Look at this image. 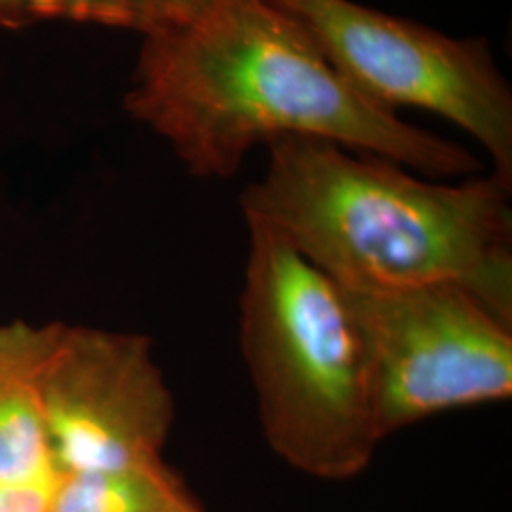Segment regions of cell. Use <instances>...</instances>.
Returning <instances> with one entry per match:
<instances>
[{
  "mask_svg": "<svg viewBox=\"0 0 512 512\" xmlns=\"http://www.w3.org/2000/svg\"><path fill=\"white\" fill-rule=\"evenodd\" d=\"M54 484H0V512H48Z\"/></svg>",
  "mask_w": 512,
  "mask_h": 512,
  "instance_id": "10",
  "label": "cell"
},
{
  "mask_svg": "<svg viewBox=\"0 0 512 512\" xmlns=\"http://www.w3.org/2000/svg\"><path fill=\"white\" fill-rule=\"evenodd\" d=\"M344 289V287H342ZM372 359L384 439L512 397V325L456 285L348 291Z\"/></svg>",
  "mask_w": 512,
  "mask_h": 512,
  "instance_id": "5",
  "label": "cell"
},
{
  "mask_svg": "<svg viewBox=\"0 0 512 512\" xmlns=\"http://www.w3.org/2000/svg\"><path fill=\"white\" fill-rule=\"evenodd\" d=\"M376 105L421 109L469 133L512 183V92L484 38H452L351 0H268Z\"/></svg>",
  "mask_w": 512,
  "mask_h": 512,
  "instance_id": "4",
  "label": "cell"
},
{
  "mask_svg": "<svg viewBox=\"0 0 512 512\" xmlns=\"http://www.w3.org/2000/svg\"><path fill=\"white\" fill-rule=\"evenodd\" d=\"M124 110L203 179L234 175L253 148L281 137L325 139L437 179L480 169L465 148L351 86L268 0H219L145 35Z\"/></svg>",
  "mask_w": 512,
  "mask_h": 512,
  "instance_id": "1",
  "label": "cell"
},
{
  "mask_svg": "<svg viewBox=\"0 0 512 512\" xmlns=\"http://www.w3.org/2000/svg\"><path fill=\"white\" fill-rule=\"evenodd\" d=\"M219 0H167L169 8L173 10L177 21L198 18L211 10Z\"/></svg>",
  "mask_w": 512,
  "mask_h": 512,
  "instance_id": "11",
  "label": "cell"
},
{
  "mask_svg": "<svg viewBox=\"0 0 512 512\" xmlns=\"http://www.w3.org/2000/svg\"><path fill=\"white\" fill-rule=\"evenodd\" d=\"M179 512H203V509L200 507V503H194V505H190V507H186V509Z\"/></svg>",
  "mask_w": 512,
  "mask_h": 512,
  "instance_id": "12",
  "label": "cell"
},
{
  "mask_svg": "<svg viewBox=\"0 0 512 512\" xmlns=\"http://www.w3.org/2000/svg\"><path fill=\"white\" fill-rule=\"evenodd\" d=\"M198 503L164 461L93 473H61L48 512H179Z\"/></svg>",
  "mask_w": 512,
  "mask_h": 512,
  "instance_id": "8",
  "label": "cell"
},
{
  "mask_svg": "<svg viewBox=\"0 0 512 512\" xmlns=\"http://www.w3.org/2000/svg\"><path fill=\"white\" fill-rule=\"evenodd\" d=\"M44 21L93 23L145 37L177 18L167 0H0V27L23 29Z\"/></svg>",
  "mask_w": 512,
  "mask_h": 512,
  "instance_id": "9",
  "label": "cell"
},
{
  "mask_svg": "<svg viewBox=\"0 0 512 512\" xmlns=\"http://www.w3.org/2000/svg\"><path fill=\"white\" fill-rule=\"evenodd\" d=\"M268 148L266 173L239 200L245 222L348 291L456 285L512 325V183H433L313 137Z\"/></svg>",
  "mask_w": 512,
  "mask_h": 512,
  "instance_id": "2",
  "label": "cell"
},
{
  "mask_svg": "<svg viewBox=\"0 0 512 512\" xmlns=\"http://www.w3.org/2000/svg\"><path fill=\"white\" fill-rule=\"evenodd\" d=\"M61 323H0V484H54L44 378Z\"/></svg>",
  "mask_w": 512,
  "mask_h": 512,
  "instance_id": "7",
  "label": "cell"
},
{
  "mask_svg": "<svg viewBox=\"0 0 512 512\" xmlns=\"http://www.w3.org/2000/svg\"><path fill=\"white\" fill-rule=\"evenodd\" d=\"M175 401L143 334L61 323L44 378V425L57 475L162 461Z\"/></svg>",
  "mask_w": 512,
  "mask_h": 512,
  "instance_id": "6",
  "label": "cell"
},
{
  "mask_svg": "<svg viewBox=\"0 0 512 512\" xmlns=\"http://www.w3.org/2000/svg\"><path fill=\"white\" fill-rule=\"evenodd\" d=\"M239 342L275 456L302 475H361L384 435L372 359L346 291L268 228L247 222Z\"/></svg>",
  "mask_w": 512,
  "mask_h": 512,
  "instance_id": "3",
  "label": "cell"
}]
</instances>
